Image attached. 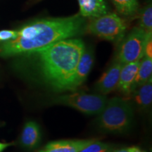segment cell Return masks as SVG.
Here are the masks:
<instances>
[{
	"mask_svg": "<svg viewBox=\"0 0 152 152\" xmlns=\"http://www.w3.org/2000/svg\"><path fill=\"white\" fill-rule=\"evenodd\" d=\"M85 20L80 14L64 18H46L25 25L16 39L0 42V56L32 54L56 42L80 34Z\"/></svg>",
	"mask_w": 152,
	"mask_h": 152,
	"instance_id": "1",
	"label": "cell"
},
{
	"mask_svg": "<svg viewBox=\"0 0 152 152\" xmlns=\"http://www.w3.org/2000/svg\"><path fill=\"white\" fill-rule=\"evenodd\" d=\"M85 49L81 39L68 38L33 53L42 81L55 91H67Z\"/></svg>",
	"mask_w": 152,
	"mask_h": 152,
	"instance_id": "2",
	"label": "cell"
},
{
	"mask_svg": "<svg viewBox=\"0 0 152 152\" xmlns=\"http://www.w3.org/2000/svg\"><path fill=\"white\" fill-rule=\"evenodd\" d=\"M99 115L96 125L101 130L109 133H123L131 127L133 109L126 99L114 97L108 100Z\"/></svg>",
	"mask_w": 152,
	"mask_h": 152,
	"instance_id": "3",
	"label": "cell"
},
{
	"mask_svg": "<svg viewBox=\"0 0 152 152\" xmlns=\"http://www.w3.org/2000/svg\"><path fill=\"white\" fill-rule=\"evenodd\" d=\"M126 29L125 20L114 13L93 18L87 26V31L92 35L114 42L122 40Z\"/></svg>",
	"mask_w": 152,
	"mask_h": 152,
	"instance_id": "4",
	"label": "cell"
},
{
	"mask_svg": "<svg viewBox=\"0 0 152 152\" xmlns=\"http://www.w3.org/2000/svg\"><path fill=\"white\" fill-rule=\"evenodd\" d=\"M108 99L104 94H87L80 92L61 95L53 100V104L70 106L86 115H96L103 111Z\"/></svg>",
	"mask_w": 152,
	"mask_h": 152,
	"instance_id": "5",
	"label": "cell"
},
{
	"mask_svg": "<svg viewBox=\"0 0 152 152\" xmlns=\"http://www.w3.org/2000/svg\"><path fill=\"white\" fill-rule=\"evenodd\" d=\"M151 36L140 27L133 28L121 42L116 59L122 64L142 59L148 38Z\"/></svg>",
	"mask_w": 152,
	"mask_h": 152,
	"instance_id": "6",
	"label": "cell"
},
{
	"mask_svg": "<svg viewBox=\"0 0 152 152\" xmlns=\"http://www.w3.org/2000/svg\"><path fill=\"white\" fill-rule=\"evenodd\" d=\"M94 64V55L90 49H85L76 67L75 73L72 78L67 91H75L86 80Z\"/></svg>",
	"mask_w": 152,
	"mask_h": 152,
	"instance_id": "7",
	"label": "cell"
},
{
	"mask_svg": "<svg viewBox=\"0 0 152 152\" xmlns=\"http://www.w3.org/2000/svg\"><path fill=\"white\" fill-rule=\"evenodd\" d=\"M123 64L117 59L104 72L97 81L95 88L101 94H107L117 88L118 84L120 73Z\"/></svg>",
	"mask_w": 152,
	"mask_h": 152,
	"instance_id": "8",
	"label": "cell"
},
{
	"mask_svg": "<svg viewBox=\"0 0 152 152\" xmlns=\"http://www.w3.org/2000/svg\"><path fill=\"white\" fill-rule=\"evenodd\" d=\"M97 139L87 140H64L50 142L42 149L36 152H79Z\"/></svg>",
	"mask_w": 152,
	"mask_h": 152,
	"instance_id": "9",
	"label": "cell"
},
{
	"mask_svg": "<svg viewBox=\"0 0 152 152\" xmlns=\"http://www.w3.org/2000/svg\"><path fill=\"white\" fill-rule=\"evenodd\" d=\"M42 132L39 125L35 121L25 123L20 137V144L27 150H33L38 147L41 142Z\"/></svg>",
	"mask_w": 152,
	"mask_h": 152,
	"instance_id": "10",
	"label": "cell"
},
{
	"mask_svg": "<svg viewBox=\"0 0 152 152\" xmlns=\"http://www.w3.org/2000/svg\"><path fill=\"white\" fill-rule=\"evenodd\" d=\"M140 61L141 59L123 64L121 68L117 88L122 94L129 95L132 93V87L137 73Z\"/></svg>",
	"mask_w": 152,
	"mask_h": 152,
	"instance_id": "11",
	"label": "cell"
},
{
	"mask_svg": "<svg viewBox=\"0 0 152 152\" xmlns=\"http://www.w3.org/2000/svg\"><path fill=\"white\" fill-rule=\"evenodd\" d=\"M81 16L97 18L109 12L106 0H77Z\"/></svg>",
	"mask_w": 152,
	"mask_h": 152,
	"instance_id": "12",
	"label": "cell"
},
{
	"mask_svg": "<svg viewBox=\"0 0 152 152\" xmlns=\"http://www.w3.org/2000/svg\"><path fill=\"white\" fill-rule=\"evenodd\" d=\"M136 104L142 108H148L152 102V78H149L133 91Z\"/></svg>",
	"mask_w": 152,
	"mask_h": 152,
	"instance_id": "13",
	"label": "cell"
},
{
	"mask_svg": "<svg viewBox=\"0 0 152 152\" xmlns=\"http://www.w3.org/2000/svg\"><path fill=\"white\" fill-rule=\"evenodd\" d=\"M152 75V58L144 56L140 61L137 73L132 87V92L151 77Z\"/></svg>",
	"mask_w": 152,
	"mask_h": 152,
	"instance_id": "14",
	"label": "cell"
},
{
	"mask_svg": "<svg viewBox=\"0 0 152 152\" xmlns=\"http://www.w3.org/2000/svg\"><path fill=\"white\" fill-rule=\"evenodd\" d=\"M118 13L125 16H132L137 13L139 7L138 0H111Z\"/></svg>",
	"mask_w": 152,
	"mask_h": 152,
	"instance_id": "15",
	"label": "cell"
},
{
	"mask_svg": "<svg viewBox=\"0 0 152 152\" xmlns=\"http://www.w3.org/2000/svg\"><path fill=\"white\" fill-rule=\"evenodd\" d=\"M140 27L147 34H152V6L151 2L141 11Z\"/></svg>",
	"mask_w": 152,
	"mask_h": 152,
	"instance_id": "16",
	"label": "cell"
},
{
	"mask_svg": "<svg viewBox=\"0 0 152 152\" xmlns=\"http://www.w3.org/2000/svg\"><path fill=\"white\" fill-rule=\"evenodd\" d=\"M113 149L111 144L99 142V140L92 142L79 152H108Z\"/></svg>",
	"mask_w": 152,
	"mask_h": 152,
	"instance_id": "17",
	"label": "cell"
},
{
	"mask_svg": "<svg viewBox=\"0 0 152 152\" xmlns=\"http://www.w3.org/2000/svg\"><path fill=\"white\" fill-rule=\"evenodd\" d=\"M18 36L17 30H3L0 31V42H7L16 39Z\"/></svg>",
	"mask_w": 152,
	"mask_h": 152,
	"instance_id": "18",
	"label": "cell"
},
{
	"mask_svg": "<svg viewBox=\"0 0 152 152\" xmlns=\"http://www.w3.org/2000/svg\"><path fill=\"white\" fill-rule=\"evenodd\" d=\"M152 37V36H151ZM150 37L148 38L144 48V55L150 58H152V38Z\"/></svg>",
	"mask_w": 152,
	"mask_h": 152,
	"instance_id": "19",
	"label": "cell"
},
{
	"mask_svg": "<svg viewBox=\"0 0 152 152\" xmlns=\"http://www.w3.org/2000/svg\"><path fill=\"white\" fill-rule=\"evenodd\" d=\"M14 143H1L0 142V152H2L7 147L14 145Z\"/></svg>",
	"mask_w": 152,
	"mask_h": 152,
	"instance_id": "20",
	"label": "cell"
},
{
	"mask_svg": "<svg viewBox=\"0 0 152 152\" xmlns=\"http://www.w3.org/2000/svg\"><path fill=\"white\" fill-rule=\"evenodd\" d=\"M128 150L129 152H146L145 151H144V150L140 149V148L138 147H128Z\"/></svg>",
	"mask_w": 152,
	"mask_h": 152,
	"instance_id": "21",
	"label": "cell"
},
{
	"mask_svg": "<svg viewBox=\"0 0 152 152\" xmlns=\"http://www.w3.org/2000/svg\"><path fill=\"white\" fill-rule=\"evenodd\" d=\"M108 152H129V150H128V148H125V149H111Z\"/></svg>",
	"mask_w": 152,
	"mask_h": 152,
	"instance_id": "22",
	"label": "cell"
}]
</instances>
